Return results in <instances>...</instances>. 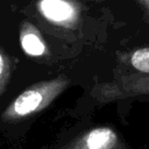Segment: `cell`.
<instances>
[{
	"mask_svg": "<svg viewBox=\"0 0 149 149\" xmlns=\"http://www.w3.org/2000/svg\"><path fill=\"white\" fill-rule=\"evenodd\" d=\"M40 12L50 21L68 22L74 17V8L65 0H41L38 3Z\"/></svg>",
	"mask_w": 149,
	"mask_h": 149,
	"instance_id": "obj_4",
	"label": "cell"
},
{
	"mask_svg": "<svg viewBox=\"0 0 149 149\" xmlns=\"http://www.w3.org/2000/svg\"><path fill=\"white\" fill-rule=\"evenodd\" d=\"M21 44L23 50L30 56H41L44 54L45 45L34 31H27L21 36Z\"/></svg>",
	"mask_w": 149,
	"mask_h": 149,
	"instance_id": "obj_5",
	"label": "cell"
},
{
	"mask_svg": "<svg viewBox=\"0 0 149 149\" xmlns=\"http://www.w3.org/2000/svg\"><path fill=\"white\" fill-rule=\"evenodd\" d=\"M66 86L64 79H55L36 84L22 92L3 112L2 119L8 122L19 121L47 107Z\"/></svg>",
	"mask_w": 149,
	"mask_h": 149,
	"instance_id": "obj_1",
	"label": "cell"
},
{
	"mask_svg": "<svg viewBox=\"0 0 149 149\" xmlns=\"http://www.w3.org/2000/svg\"><path fill=\"white\" fill-rule=\"evenodd\" d=\"M3 77H5V61H3V57L0 52V92L1 90L3 88Z\"/></svg>",
	"mask_w": 149,
	"mask_h": 149,
	"instance_id": "obj_7",
	"label": "cell"
},
{
	"mask_svg": "<svg viewBox=\"0 0 149 149\" xmlns=\"http://www.w3.org/2000/svg\"><path fill=\"white\" fill-rule=\"evenodd\" d=\"M62 149H127V147L113 128L102 126L81 133Z\"/></svg>",
	"mask_w": 149,
	"mask_h": 149,
	"instance_id": "obj_2",
	"label": "cell"
},
{
	"mask_svg": "<svg viewBox=\"0 0 149 149\" xmlns=\"http://www.w3.org/2000/svg\"><path fill=\"white\" fill-rule=\"evenodd\" d=\"M95 98L100 101H111L114 99L127 98L149 93V78L120 79L115 83H108L93 91Z\"/></svg>",
	"mask_w": 149,
	"mask_h": 149,
	"instance_id": "obj_3",
	"label": "cell"
},
{
	"mask_svg": "<svg viewBox=\"0 0 149 149\" xmlns=\"http://www.w3.org/2000/svg\"><path fill=\"white\" fill-rule=\"evenodd\" d=\"M132 65L140 72L149 73V48L136 50L130 58Z\"/></svg>",
	"mask_w": 149,
	"mask_h": 149,
	"instance_id": "obj_6",
	"label": "cell"
}]
</instances>
